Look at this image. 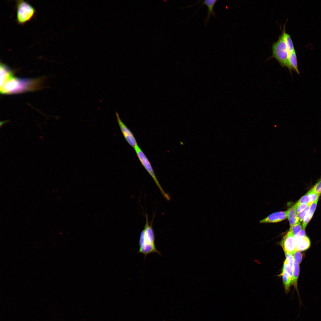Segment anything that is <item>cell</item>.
Masks as SVG:
<instances>
[{"mask_svg": "<svg viewBox=\"0 0 321 321\" xmlns=\"http://www.w3.org/2000/svg\"><path fill=\"white\" fill-rule=\"evenodd\" d=\"M41 79L22 78L12 76L0 86L3 94L19 93L37 90L41 86Z\"/></svg>", "mask_w": 321, "mask_h": 321, "instance_id": "obj_1", "label": "cell"}, {"mask_svg": "<svg viewBox=\"0 0 321 321\" xmlns=\"http://www.w3.org/2000/svg\"><path fill=\"white\" fill-rule=\"evenodd\" d=\"M146 223L141 232L139 239L138 253L143 254L145 258L148 255L153 253L160 255L161 254L157 249L155 244V237L152 224H150L148 217L146 216Z\"/></svg>", "mask_w": 321, "mask_h": 321, "instance_id": "obj_2", "label": "cell"}, {"mask_svg": "<svg viewBox=\"0 0 321 321\" xmlns=\"http://www.w3.org/2000/svg\"><path fill=\"white\" fill-rule=\"evenodd\" d=\"M272 55L270 58L276 59L282 67H287L289 70L288 59L289 53L284 40L282 32L277 41L272 46Z\"/></svg>", "mask_w": 321, "mask_h": 321, "instance_id": "obj_3", "label": "cell"}, {"mask_svg": "<svg viewBox=\"0 0 321 321\" xmlns=\"http://www.w3.org/2000/svg\"><path fill=\"white\" fill-rule=\"evenodd\" d=\"M16 20L17 23L23 25L35 16L36 10L28 2L23 0L16 1Z\"/></svg>", "mask_w": 321, "mask_h": 321, "instance_id": "obj_4", "label": "cell"}, {"mask_svg": "<svg viewBox=\"0 0 321 321\" xmlns=\"http://www.w3.org/2000/svg\"><path fill=\"white\" fill-rule=\"evenodd\" d=\"M134 149L140 162L152 177L164 198L167 200L169 201L170 199V197L161 186L156 176L150 162L144 152L138 145Z\"/></svg>", "mask_w": 321, "mask_h": 321, "instance_id": "obj_5", "label": "cell"}, {"mask_svg": "<svg viewBox=\"0 0 321 321\" xmlns=\"http://www.w3.org/2000/svg\"><path fill=\"white\" fill-rule=\"evenodd\" d=\"M280 245L285 253L293 255L296 251L294 235L290 230L281 241Z\"/></svg>", "mask_w": 321, "mask_h": 321, "instance_id": "obj_6", "label": "cell"}, {"mask_svg": "<svg viewBox=\"0 0 321 321\" xmlns=\"http://www.w3.org/2000/svg\"><path fill=\"white\" fill-rule=\"evenodd\" d=\"M116 114L118 124L125 139L129 144L134 149L138 145L134 135L122 122L118 113L116 112Z\"/></svg>", "mask_w": 321, "mask_h": 321, "instance_id": "obj_7", "label": "cell"}, {"mask_svg": "<svg viewBox=\"0 0 321 321\" xmlns=\"http://www.w3.org/2000/svg\"><path fill=\"white\" fill-rule=\"evenodd\" d=\"M288 210L280 211L272 213L265 218L261 220V223H274L281 221L287 218Z\"/></svg>", "mask_w": 321, "mask_h": 321, "instance_id": "obj_8", "label": "cell"}, {"mask_svg": "<svg viewBox=\"0 0 321 321\" xmlns=\"http://www.w3.org/2000/svg\"><path fill=\"white\" fill-rule=\"evenodd\" d=\"M295 239L297 251H305L308 249L310 246V240L309 237L306 235L299 238H295Z\"/></svg>", "mask_w": 321, "mask_h": 321, "instance_id": "obj_9", "label": "cell"}, {"mask_svg": "<svg viewBox=\"0 0 321 321\" xmlns=\"http://www.w3.org/2000/svg\"><path fill=\"white\" fill-rule=\"evenodd\" d=\"M0 86H1L9 78L14 75L12 70L7 65L1 62L0 63Z\"/></svg>", "mask_w": 321, "mask_h": 321, "instance_id": "obj_10", "label": "cell"}, {"mask_svg": "<svg viewBox=\"0 0 321 321\" xmlns=\"http://www.w3.org/2000/svg\"><path fill=\"white\" fill-rule=\"evenodd\" d=\"M321 194L317 193H309L308 192L306 194L302 196L295 204V205L297 206L302 204L313 203L319 199Z\"/></svg>", "mask_w": 321, "mask_h": 321, "instance_id": "obj_11", "label": "cell"}, {"mask_svg": "<svg viewBox=\"0 0 321 321\" xmlns=\"http://www.w3.org/2000/svg\"><path fill=\"white\" fill-rule=\"evenodd\" d=\"M217 0H206L203 1L201 5H205L207 8V15L204 19V23L206 25L209 21L211 15L215 16L216 14L213 10L214 5Z\"/></svg>", "mask_w": 321, "mask_h": 321, "instance_id": "obj_12", "label": "cell"}, {"mask_svg": "<svg viewBox=\"0 0 321 321\" xmlns=\"http://www.w3.org/2000/svg\"><path fill=\"white\" fill-rule=\"evenodd\" d=\"M289 65V70L291 74H292V70H293L298 74H300L298 66V62L297 55L295 50L289 53L288 59Z\"/></svg>", "mask_w": 321, "mask_h": 321, "instance_id": "obj_13", "label": "cell"}, {"mask_svg": "<svg viewBox=\"0 0 321 321\" xmlns=\"http://www.w3.org/2000/svg\"><path fill=\"white\" fill-rule=\"evenodd\" d=\"M318 199L313 202L310 205L303 221L302 227L303 229H305L311 219L316 209Z\"/></svg>", "mask_w": 321, "mask_h": 321, "instance_id": "obj_14", "label": "cell"}, {"mask_svg": "<svg viewBox=\"0 0 321 321\" xmlns=\"http://www.w3.org/2000/svg\"><path fill=\"white\" fill-rule=\"evenodd\" d=\"M287 218L290 227L292 226L299 222L296 212V208L295 205L288 210Z\"/></svg>", "mask_w": 321, "mask_h": 321, "instance_id": "obj_15", "label": "cell"}, {"mask_svg": "<svg viewBox=\"0 0 321 321\" xmlns=\"http://www.w3.org/2000/svg\"><path fill=\"white\" fill-rule=\"evenodd\" d=\"M280 275L282 277L283 284L285 293L288 294L290 291L291 284H293L292 281L288 274L284 270H282Z\"/></svg>", "mask_w": 321, "mask_h": 321, "instance_id": "obj_16", "label": "cell"}, {"mask_svg": "<svg viewBox=\"0 0 321 321\" xmlns=\"http://www.w3.org/2000/svg\"><path fill=\"white\" fill-rule=\"evenodd\" d=\"M285 28L282 32L283 34L284 39L288 51L289 53L295 50L294 45L290 36L288 34L286 33Z\"/></svg>", "mask_w": 321, "mask_h": 321, "instance_id": "obj_17", "label": "cell"}, {"mask_svg": "<svg viewBox=\"0 0 321 321\" xmlns=\"http://www.w3.org/2000/svg\"><path fill=\"white\" fill-rule=\"evenodd\" d=\"M282 270L284 271L288 274L293 282V268L288 264L286 259H285L284 263Z\"/></svg>", "mask_w": 321, "mask_h": 321, "instance_id": "obj_18", "label": "cell"}, {"mask_svg": "<svg viewBox=\"0 0 321 321\" xmlns=\"http://www.w3.org/2000/svg\"><path fill=\"white\" fill-rule=\"evenodd\" d=\"M308 192L321 194V177Z\"/></svg>", "mask_w": 321, "mask_h": 321, "instance_id": "obj_19", "label": "cell"}, {"mask_svg": "<svg viewBox=\"0 0 321 321\" xmlns=\"http://www.w3.org/2000/svg\"><path fill=\"white\" fill-rule=\"evenodd\" d=\"M302 227L300 222H299L293 226L290 227L289 230L293 234L294 236L296 235L303 229Z\"/></svg>", "mask_w": 321, "mask_h": 321, "instance_id": "obj_20", "label": "cell"}, {"mask_svg": "<svg viewBox=\"0 0 321 321\" xmlns=\"http://www.w3.org/2000/svg\"><path fill=\"white\" fill-rule=\"evenodd\" d=\"M294 261L300 264L301 262L302 259V254L300 252L296 251L293 254Z\"/></svg>", "mask_w": 321, "mask_h": 321, "instance_id": "obj_21", "label": "cell"}, {"mask_svg": "<svg viewBox=\"0 0 321 321\" xmlns=\"http://www.w3.org/2000/svg\"><path fill=\"white\" fill-rule=\"evenodd\" d=\"M311 205H308L306 208L300 213L297 214L299 221L301 222L303 221L304 218L308 211Z\"/></svg>", "mask_w": 321, "mask_h": 321, "instance_id": "obj_22", "label": "cell"}, {"mask_svg": "<svg viewBox=\"0 0 321 321\" xmlns=\"http://www.w3.org/2000/svg\"><path fill=\"white\" fill-rule=\"evenodd\" d=\"M285 255L286 257V259L288 263L291 267L293 268L294 259L293 255L287 253H285Z\"/></svg>", "mask_w": 321, "mask_h": 321, "instance_id": "obj_23", "label": "cell"}, {"mask_svg": "<svg viewBox=\"0 0 321 321\" xmlns=\"http://www.w3.org/2000/svg\"><path fill=\"white\" fill-rule=\"evenodd\" d=\"M312 203L302 204L297 206L295 205V204L294 205L296 208V212L298 214L300 213L305 209L308 205H311Z\"/></svg>", "mask_w": 321, "mask_h": 321, "instance_id": "obj_24", "label": "cell"}, {"mask_svg": "<svg viewBox=\"0 0 321 321\" xmlns=\"http://www.w3.org/2000/svg\"><path fill=\"white\" fill-rule=\"evenodd\" d=\"M305 229H301L294 237L295 238H299L306 236Z\"/></svg>", "mask_w": 321, "mask_h": 321, "instance_id": "obj_25", "label": "cell"}, {"mask_svg": "<svg viewBox=\"0 0 321 321\" xmlns=\"http://www.w3.org/2000/svg\"><path fill=\"white\" fill-rule=\"evenodd\" d=\"M8 121V120L1 121L0 122V127H1L5 123L7 122Z\"/></svg>", "mask_w": 321, "mask_h": 321, "instance_id": "obj_26", "label": "cell"}]
</instances>
